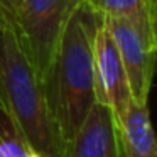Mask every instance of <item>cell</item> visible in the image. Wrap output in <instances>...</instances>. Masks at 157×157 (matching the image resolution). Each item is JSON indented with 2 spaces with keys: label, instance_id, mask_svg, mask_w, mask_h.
<instances>
[{
  "label": "cell",
  "instance_id": "cell-9",
  "mask_svg": "<svg viewBox=\"0 0 157 157\" xmlns=\"http://www.w3.org/2000/svg\"><path fill=\"white\" fill-rule=\"evenodd\" d=\"M0 157H42L0 105Z\"/></svg>",
  "mask_w": 157,
  "mask_h": 157
},
{
  "label": "cell",
  "instance_id": "cell-1",
  "mask_svg": "<svg viewBox=\"0 0 157 157\" xmlns=\"http://www.w3.org/2000/svg\"><path fill=\"white\" fill-rule=\"evenodd\" d=\"M100 22L101 15L81 2L69 17L56 56L41 81L49 113L64 144L73 139L96 103L93 39Z\"/></svg>",
  "mask_w": 157,
  "mask_h": 157
},
{
  "label": "cell",
  "instance_id": "cell-3",
  "mask_svg": "<svg viewBox=\"0 0 157 157\" xmlns=\"http://www.w3.org/2000/svg\"><path fill=\"white\" fill-rule=\"evenodd\" d=\"M81 2L83 0H21L10 25L39 83L54 59L69 17Z\"/></svg>",
  "mask_w": 157,
  "mask_h": 157
},
{
  "label": "cell",
  "instance_id": "cell-2",
  "mask_svg": "<svg viewBox=\"0 0 157 157\" xmlns=\"http://www.w3.org/2000/svg\"><path fill=\"white\" fill-rule=\"evenodd\" d=\"M0 105L42 157H66V144L49 113L41 83L12 25L0 17Z\"/></svg>",
  "mask_w": 157,
  "mask_h": 157
},
{
  "label": "cell",
  "instance_id": "cell-11",
  "mask_svg": "<svg viewBox=\"0 0 157 157\" xmlns=\"http://www.w3.org/2000/svg\"><path fill=\"white\" fill-rule=\"evenodd\" d=\"M19 4H21V0H0V17L5 19L9 24H12Z\"/></svg>",
  "mask_w": 157,
  "mask_h": 157
},
{
  "label": "cell",
  "instance_id": "cell-8",
  "mask_svg": "<svg viewBox=\"0 0 157 157\" xmlns=\"http://www.w3.org/2000/svg\"><path fill=\"white\" fill-rule=\"evenodd\" d=\"M96 14L108 19H125L152 44L145 0H83Z\"/></svg>",
  "mask_w": 157,
  "mask_h": 157
},
{
  "label": "cell",
  "instance_id": "cell-5",
  "mask_svg": "<svg viewBox=\"0 0 157 157\" xmlns=\"http://www.w3.org/2000/svg\"><path fill=\"white\" fill-rule=\"evenodd\" d=\"M125 69L132 100L147 105L155 73L157 52L154 46L125 19L101 17Z\"/></svg>",
  "mask_w": 157,
  "mask_h": 157
},
{
  "label": "cell",
  "instance_id": "cell-10",
  "mask_svg": "<svg viewBox=\"0 0 157 157\" xmlns=\"http://www.w3.org/2000/svg\"><path fill=\"white\" fill-rule=\"evenodd\" d=\"M147 12H149V24L150 34H152V46L157 52V0H145Z\"/></svg>",
  "mask_w": 157,
  "mask_h": 157
},
{
  "label": "cell",
  "instance_id": "cell-6",
  "mask_svg": "<svg viewBox=\"0 0 157 157\" xmlns=\"http://www.w3.org/2000/svg\"><path fill=\"white\" fill-rule=\"evenodd\" d=\"M66 157H122L120 132L113 113L95 103L73 139L66 144Z\"/></svg>",
  "mask_w": 157,
  "mask_h": 157
},
{
  "label": "cell",
  "instance_id": "cell-7",
  "mask_svg": "<svg viewBox=\"0 0 157 157\" xmlns=\"http://www.w3.org/2000/svg\"><path fill=\"white\" fill-rule=\"evenodd\" d=\"M122 157H157V133L149 105L132 101L118 127Z\"/></svg>",
  "mask_w": 157,
  "mask_h": 157
},
{
  "label": "cell",
  "instance_id": "cell-4",
  "mask_svg": "<svg viewBox=\"0 0 157 157\" xmlns=\"http://www.w3.org/2000/svg\"><path fill=\"white\" fill-rule=\"evenodd\" d=\"M93 76L96 103L110 108L117 125L120 127L133 100L122 59L103 21L100 22L93 39Z\"/></svg>",
  "mask_w": 157,
  "mask_h": 157
}]
</instances>
